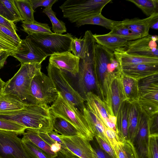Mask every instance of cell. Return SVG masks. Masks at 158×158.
<instances>
[{
	"mask_svg": "<svg viewBox=\"0 0 158 158\" xmlns=\"http://www.w3.org/2000/svg\"><path fill=\"white\" fill-rule=\"evenodd\" d=\"M10 52L0 51V69L3 66L7 57L10 56Z\"/></svg>",
	"mask_w": 158,
	"mask_h": 158,
	"instance_id": "f907efd6",
	"label": "cell"
},
{
	"mask_svg": "<svg viewBox=\"0 0 158 158\" xmlns=\"http://www.w3.org/2000/svg\"><path fill=\"white\" fill-rule=\"evenodd\" d=\"M26 128L19 124L0 118V130L11 131L19 135H23Z\"/></svg>",
	"mask_w": 158,
	"mask_h": 158,
	"instance_id": "74e56055",
	"label": "cell"
},
{
	"mask_svg": "<svg viewBox=\"0 0 158 158\" xmlns=\"http://www.w3.org/2000/svg\"><path fill=\"white\" fill-rule=\"evenodd\" d=\"M140 8L148 17L158 13V0H127Z\"/></svg>",
	"mask_w": 158,
	"mask_h": 158,
	"instance_id": "d6a6232c",
	"label": "cell"
},
{
	"mask_svg": "<svg viewBox=\"0 0 158 158\" xmlns=\"http://www.w3.org/2000/svg\"><path fill=\"white\" fill-rule=\"evenodd\" d=\"M48 56L54 54L70 52V44L73 38L71 34L35 33L26 37Z\"/></svg>",
	"mask_w": 158,
	"mask_h": 158,
	"instance_id": "52a82bcc",
	"label": "cell"
},
{
	"mask_svg": "<svg viewBox=\"0 0 158 158\" xmlns=\"http://www.w3.org/2000/svg\"><path fill=\"white\" fill-rule=\"evenodd\" d=\"M15 5L20 14L22 22H32L35 21L33 10L30 0H15Z\"/></svg>",
	"mask_w": 158,
	"mask_h": 158,
	"instance_id": "f1b7e54d",
	"label": "cell"
},
{
	"mask_svg": "<svg viewBox=\"0 0 158 158\" xmlns=\"http://www.w3.org/2000/svg\"><path fill=\"white\" fill-rule=\"evenodd\" d=\"M95 42L114 52L116 49L125 47L127 40L116 35L108 33L103 35L93 34Z\"/></svg>",
	"mask_w": 158,
	"mask_h": 158,
	"instance_id": "603a6c76",
	"label": "cell"
},
{
	"mask_svg": "<svg viewBox=\"0 0 158 158\" xmlns=\"http://www.w3.org/2000/svg\"><path fill=\"white\" fill-rule=\"evenodd\" d=\"M121 67L142 64H158V58L140 56L127 53L125 48L115 49L113 52Z\"/></svg>",
	"mask_w": 158,
	"mask_h": 158,
	"instance_id": "ffe728a7",
	"label": "cell"
},
{
	"mask_svg": "<svg viewBox=\"0 0 158 158\" xmlns=\"http://www.w3.org/2000/svg\"><path fill=\"white\" fill-rule=\"evenodd\" d=\"M85 41L84 38L82 39L73 38L70 46V51L77 57L82 58L84 55Z\"/></svg>",
	"mask_w": 158,
	"mask_h": 158,
	"instance_id": "f35d334b",
	"label": "cell"
},
{
	"mask_svg": "<svg viewBox=\"0 0 158 158\" xmlns=\"http://www.w3.org/2000/svg\"><path fill=\"white\" fill-rule=\"evenodd\" d=\"M148 158H158V135L149 136Z\"/></svg>",
	"mask_w": 158,
	"mask_h": 158,
	"instance_id": "60d3db41",
	"label": "cell"
},
{
	"mask_svg": "<svg viewBox=\"0 0 158 158\" xmlns=\"http://www.w3.org/2000/svg\"><path fill=\"white\" fill-rule=\"evenodd\" d=\"M10 55L17 59L21 64L42 62L48 56L27 38L22 40L17 49L10 52Z\"/></svg>",
	"mask_w": 158,
	"mask_h": 158,
	"instance_id": "4fadbf2b",
	"label": "cell"
},
{
	"mask_svg": "<svg viewBox=\"0 0 158 158\" xmlns=\"http://www.w3.org/2000/svg\"><path fill=\"white\" fill-rule=\"evenodd\" d=\"M113 149L116 158H135V149L128 140L118 142Z\"/></svg>",
	"mask_w": 158,
	"mask_h": 158,
	"instance_id": "f546056e",
	"label": "cell"
},
{
	"mask_svg": "<svg viewBox=\"0 0 158 158\" xmlns=\"http://www.w3.org/2000/svg\"><path fill=\"white\" fill-rule=\"evenodd\" d=\"M53 116L52 127L53 131L65 136L81 135L79 131L67 121L61 118Z\"/></svg>",
	"mask_w": 158,
	"mask_h": 158,
	"instance_id": "4316f807",
	"label": "cell"
},
{
	"mask_svg": "<svg viewBox=\"0 0 158 158\" xmlns=\"http://www.w3.org/2000/svg\"><path fill=\"white\" fill-rule=\"evenodd\" d=\"M157 21H158V13L144 19H126L120 22L131 31L142 37L149 34L150 29Z\"/></svg>",
	"mask_w": 158,
	"mask_h": 158,
	"instance_id": "e0dca14e",
	"label": "cell"
},
{
	"mask_svg": "<svg viewBox=\"0 0 158 158\" xmlns=\"http://www.w3.org/2000/svg\"><path fill=\"white\" fill-rule=\"evenodd\" d=\"M5 83V82L3 81L0 78V95L2 94Z\"/></svg>",
	"mask_w": 158,
	"mask_h": 158,
	"instance_id": "f5cc1de1",
	"label": "cell"
},
{
	"mask_svg": "<svg viewBox=\"0 0 158 158\" xmlns=\"http://www.w3.org/2000/svg\"><path fill=\"white\" fill-rule=\"evenodd\" d=\"M140 108L137 102L130 103L128 114V136L131 142L137 132Z\"/></svg>",
	"mask_w": 158,
	"mask_h": 158,
	"instance_id": "484cf974",
	"label": "cell"
},
{
	"mask_svg": "<svg viewBox=\"0 0 158 158\" xmlns=\"http://www.w3.org/2000/svg\"><path fill=\"white\" fill-rule=\"evenodd\" d=\"M23 30L28 35L35 33L52 34L51 28L47 23H42L34 21L32 22H22Z\"/></svg>",
	"mask_w": 158,
	"mask_h": 158,
	"instance_id": "4dcf8cb0",
	"label": "cell"
},
{
	"mask_svg": "<svg viewBox=\"0 0 158 158\" xmlns=\"http://www.w3.org/2000/svg\"><path fill=\"white\" fill-rule=\"evenodd\" d=\"M26 130L23 134V138L32 143L51 158H54L57 156V153L51 150L50 146L39 135L37 130L28 128Z\"/></svg>",
	"mask_w": 158,
	"mask_h": 158,
	"instance_id": "d4e9b609",
	"label": "cell"
},
{
	"mask_svg": "<svg viewBox=\"0 0 158 158\" xmlns=\"http://www.w3.org/2000/svg\"><path fill=\"white\" fill-rule=\"evenodd\" d=\"M46 132L52 139L61 145V150L60 152L57 153V157L60 158H73L75 156V155L67 149L60 138V135L53 130H50Z\"/></svg>",
	"mask_w": 158,
	"mask_h": 158,
	"instance_id": "8d00e7d4",
	"label": "cell"
},
{
	"mask_svg": "<svg viewBox=\"0 0 158 158\" xmlns=\"http://www.w3.org/2000/svg\"><path fill=\"white\" fill-rule=\"evenodd\" d=\"M90 142H91L92 143H90L95 152V158H112L100 148L94 138Z\"/></svg>",
	"mask_w": 158,
	"mask_h": 158,
	"instance_id": "bcb514c9",
	"label": "cell"
},
{
	"mask_svg": "<svg viewBox=\"0 0 158 158\" xmlns=\"http://www.w3.org/2000/svg\"><path fill=\"white\" fill-rule=\"evenodd\" d=\"M94 138L102 150L107 153L112 158H116L114 150L108 142L99 136H95Z\"/></svg>",
	"mask_w": 158,
	"mask_h": 158,
	"instance_id": "b9f144b4",
	"label": "cell"
},
{
	"mask_svg": "<svg viewBox=\"0 0 158 158\" xmlns=\"http://www.w3.org/2000/svg\"><path fill=\"white\" fill-rule=\"evenodd\" d=\"M151 28L156 30H157L158 28V21L155 23L152 26Z\"/></svg>",
	"mask_w": 158,
	"mask_h": 158,
	"instance_id": "db71d44e",
	"label": "cell"
},
{
	"mask_svg": "<svg viewBox=\"0 0 158 158\" xmlns=\"http://www.w3.org/2000/svg\"><path fill=\"white\" fill-rule=\"evenodd\" d=\"M0 15L7 20L16 22L14 16L0 0Z\"/></svg>",
	"mask_w": 158,
	"mask_h": 158,
	"instance_id": "c3c4849f",
	"label": "cell"
},
{
	"mask_svg": "<svg viewBox=\"0 0 158 158\" xmlns=\"http://www.w3.org/2000/svg\"><path fill=\"white\" fill-rule=\"evenodd\" d=\"M118 22L106 18L101 13L81 19L76 22L75 24L78 27L86 24L96 25L111 30Z\"/></svg>",
	"mask_w": 158,
	"mask_h": 158,
	"instance_id": "83f0119b",
	"label": "cell"
},
{
	"mask_svg": "<svg viewBox=\"0 0 158 158\" xmlns=\"http://www.w3.org/2000/svg\"><path fill=\"white\" fill-rule=\"evenodd\" d=\"M42 63L22 64L16 73L5 82L2 94L24 105L33 104L30 94V86L33 77L41 71Z\"/></svg>",
	"mask_w": 158,
	"mask_h": 158,
	"instance_id": "3957f363",
	"label": "cell"
},
{
	"mask_svg": "<svg viewBox=\"0 0 158 158\" xmlns=\"http://www.w3.org/2000/svg\"><path fill=\"white\" fill-rule=\"evenodd\" d=\"M80 59L70 52H66L50 56L49 63L66 74L76 77L78 73Z\"/></svg>",
	"mask_w": 158,
	"mask_h": 158,
	"instance_id": "2e32d148",
	"label": "cell"
},
{
	"mask_svg": "<svg viewBox=\"0 0 158 158\" xmlns=\"http://www.w3.org/2000/svg\"><path fill=\"white\" fill-rule=\"evenodd\" d=\"M14 132L0 130V158H32Z\"/></svg>",
	"mask_w": 158,
	"mask_h": 158,
	"instance_id": "8fae6325",
	"label": "cell"
},
{
	"mask_svg": "<svg viewBox=\"0 0 158 158\" xmlns=\"http://www.w3.org/2000/svg\"><path fill=\"white\" fill-rule=\"evenodd\" d=\"M118 74L112 80L110 85V100L111 110L116 117L120 107L123 101L126 100L123 89L120 75Z\"/></svg>",
	"mask_w": 158,
	"mask_h": 158,
	"instance_id": "44dd1931",
	"label": "cell"
},
{
	"mask_svg": "<svg viewBox=\"0 0 158 158\" xmlns=\"http://www.w3.org/2000/svg\"><path fill=\"white\" fill-rule=\"evenodd\" d=\"M24 104L7 96L0 95V112H6L20 110Z\"/></svg>",
	"mask_w": 158,
	"mask_h": 158,
	"instance_id": "836d02e7",
	"label": "cell"
},
{
	"mask_svg": "<svg viewBox=\"0 0 158 158\" xmlns=\"http://www.w3.org/2000/svg\"><path fill=\"white\" fill-rule=\"evenodd\" d=\"M67 149L80 158H95V153L90 142L81 135L65 136L60 135Z\"/></svg>",
	"mask_w": 158,
	"mask_h": 158,
	"instance_id": "9a60e30c",
	"label": "cell"
},
{
	"mask_svg": "<svg viewBox=\"0 0 158 158\" xmlns=\"http://www.w3.org/2000/svg\"><path fill=\"white\" fill-rule=\"evenodd\" d=\"M21 139L25 149L32 158H51L29 140L23 137Z\"/></svg>",
	"mask_w": 158,
	"mask_h": 158,
	"instance_id": "d590c367",
	"label": "cell"
},
{
	"mask_svg": "<svg viewBox=\"0 0 158 158\" xmlns=\"http://www.w3.org/2000/svg\"><path fill=\"white\" fill-rule=\"evenodd\" d=\"M121 67L123 74L137 80L158 73V64H142Z\"/></svg>",
	"mask_w": 158,
	"mask_h": 158,
	"instance_id": "ac0fdd59",
	"label": "cell"
},
{
	"mask_svg": "<svg viewBox=\"0 0 158 158\" xmlns=\"http://www.w3.org/2000/svg\"><path fill=\"white\" fill-rule=\"evenodd\" d=\"M139 97L137 103L149 116L158 113V73L137 80Z\"/></svg>",
	"mask_w": 158,
	"mask_h": 158,
	"instance_id": "ba28073f",
	"label": "cell"
},
{
	"mask_svg": "<svg viewBox=\"0 0 158 158\" xmlns=\"http://www.w3.org/2000/svg\"><path fill=\"white\" fill-rule=\"evenodd\" d=\"M29 92L33 104L48 105L53 103L58 95V92L50 78L41 71L33 77Z\"/></svg>",
	"mask_w": 158,
	"mask_h": 158,
	"instance_id": "9c48e42d",
	"label": "cell"
},
{
	"mask_svg": "<svg viewBox=\"0 0 158 158\" xmlns=\"http://www.w3.org/2000/svg\"><path fill=\"white\" fill-rule=\"evenodd\" d=\"M112 0H67L59 6L63 17L72 23L101 14L104 7Z\"/></svg>",
	"mask_w": 158,
	"mask_h": 158,
	"instance_id": "8992f818",
	"label": "cell"
},
{
	"mask_svg": "<svg viewBox=\"0 0 158 158\" xmlns=\"http://www.w3.org/2000/svg\"><path fill=\"white\" fill-rule=\"evenodd\" d=\"M0 118L13 122L25 127L47 131L53 130V116L47 105H25L23 108L0 112Z\"/></svg>",
	"mask_w": 158,
	"mask_h": 158,
	"instance_id": "6da1fadb",
	"label": "cell"
},
{
	"mask_svg": "<svg viewBox=\"0 0 158 158\" xmlns=\"http://www.w3.org/2000/svg\"><path fill=\"white\" fill-rule=\"evenodd\" d=\"M105 133L108 141L113 149L119 141L117 134L114 130L107 126L105 127Z\"/></svg>",
	"mask_w": 158,
	"mask_h": 158,
	"instance_id": "f6af8a7d",
	"label": "cell"
},
{
	"mask_svg": "<svg viewBox=\"0 0 158 158\" xmlns=\"http://www.w3.org/2000/svg\"><path fill=\"white\" fill-rule=\"evenodd\" d=\"M158 37L149 34L135 40L128 41L124 47L130 54L140 56L158 58Z\"/></svg>",
	"mask_w": 158,
	"mask_h": 158,
	"instance_id": "7c38bea8",
	"label": "cell"
},
{
	"mask_svg": "<svg viewBox=\"0 0 158 158\" xmlns=\"http://www.w3.org/2000/svg\"><path fill=\"white\" fill-rule=\"evenodd\" d=\"M32 5L33 10H35L40 6L45 8H51L54 4L57 2V0H30Z\"/></svg>",
	"mask_w": 158,
	"mask_h": 158,
	"instance_id": "7dc6e473",
	"label": "cell"
},
{
	"mask_svg": "<svg viewBox=\"0 0 158 158\" xmlns=\"http://www.w3.org/2000/svg\"><path fill=\"white\" fill-rule=\"evenodd\" d=\"M18 45L0 30V51L11 52L16 50Z\"/></svg>",
	"mask_w": 158,
	"mask_h": 158,
	"instance_id": "ab89813d",
	"label": "cell"
},
{
	"mask_svg": "<svg viewBox=\"0 0 158 158\" xmlns=\"http://www.w3.org/2000/svg\"><path fill=\"white\" fill-rule=\"evenodd\" d=\"M83 38L85 41L84 55L80 59L77 76L78 93L85 101L89 93L98 95L94 73V48L96 43L90 30L85 31Z\"/></svg>",
	"mask_w": 158,
	"mask_h": 158,
	"instance_id": "277c9868",
	"label": "cell"
},
{
	"mask_svg": "<svg viewBox=\"0 0 158 158\" xmlns=\"http://www.w3.org/2000/svg\"><path fill=\"white\" fill-rule=\"evenodd\" d=\"M46 68L48 76L57 92L82 113L85 106V101L70 84L66 74L49 63Z\"/></svg>",
	"mask_w": 158,
	"mask_h": 158,
	"instance_id": "30bf717a",
	"label": "cell"
},
{
	"mask_svg": "<svg viewBox=\"0 0 158 158\" xmlns=\"http://www.w3.org/2000/svg\"><path fill=\"white\" fill-rule=\"evenodd\" d=\"M135 158H139L135 150Z\"/></svg>",
	"mask_w": 158,
	"mask_h": 158,
	"instance_id": "11a10c76",
	"label": "cell"
},
{
	"mask_svg": "<svg viewBox=\"0 0 158 158\" xmlns=\"http://www.w3.org/2000/svg\"><path fill=\"white\" fill-rule=\"evenodd\" d=\"M49 110L53 116L62 118L72 124L90 142L93 139L94 136L83 113L60 93L56 100L49 106Z\"/></svg>",
	"mask_w": 158,
	"mask_h": 158,
	"instance_id": "5b68a950",
	"label": "cell"
},
{
	"mask_svg": "<svg viewBox=\"0 0 158 158\" xmlns=\"http://www.w3.org/2000/svg\"><path fill=\"white\" fill-rule=\"evenodd\" d=\"M61 148V145L56 141L50 146L51 150L55 153H57L60 152Z\"/></svg>",
	"mask_w": 158,
	"mask_h": 158,
	"instance_id": "816d5d0a",
	"label": "cell"
},
{
	"mask_svg": "<svg viewBox=\"0 0 158 158\" xmlns=\"http://www.w3.org/2000/svg\"><path fill=\"white\" fill-rule=\"evenodd\" d=\"M14 16L16 22L22 21L20 14L15 5L14 0H0Z\"/></svg>",
	"mask_w": 158,
	"mask_h": 158,
	"instance_id": "ee69618b",
	"label": "cell"
},
{
	"mask_svg": "<svg viewBox=\"0 0 158 158\" xmlns=\"http://www.w3.org/2000/svg\"><path fill=\"white\" fill-rule=\"evenodd\" d=\"M149 116L141 109L136 134L131 142L139 158H148Z\"/></svg>",
	"mask_w": 158,
	"mask_h": 158,
	"instance_id": "5bb4252c",
	"label": "cell"
},
{
	"mask_svg": "<svg viewBox=\"0 0 158 158\" xmlns=\"http://www.w3.org/2000/svg\"><path fill=\"white\" fill-rule=\"evenodd\" d=\"M148 127L149 135H158V113L149 116Z\"/></svg>",
	"mask_w": 158,
	"mask_h": 158,
	"instance_id": "7bdbcfd3",
	"label": "cell"
},
{
	"mask_svg": "<svg viewBox=\"0 0 158 158\" xmlns=\"http://www.w3.org/2000/svg\"><path fill=\"white\" fill-rule=\"evenodd\" d=\"M130 102L126 100L122 104L116 116V129L119 141L128 140V119Z\"/></svg>",
	"mask_w": 158,
	"mask_h": 158,
	"instance_id": "7402d4cb",
	"label": "cell"
},
{
	"mask_svg": "<svg viewBox=\"0 0 158 158\" xmlns=\"http://www.w3.org/2000/svg\"><path fill=\"white\" fill-rule=\"evenodd\" d=\"M120 77L123 89L126 100L130 103L137 102L139 97L137 80L125 76L122 73Z\"/></svg>",
	"mask_w": 158,
	"mask_h": 158,
	"instance_id": "cb8c5ba5",
	"label": "cell"
},
{
	"mask_svg": "<svg viewBox=\"0 0 158 158\" xmlns=\"http://www.w3.org/2000/svg\"><path fill=\"white\" fill-rule=\"evenodd\" d=\"M94 73L98 95L110 107V87L114 78L121 72L112 73L113 52L96 44L94 48Z\"/></svg>",
	"mask_w": 158,
	"mask_h": 158,
	"instance_id": "7a4b0ae2",
	"label": "cell"
},
{
	"mask_svg": "<svg viewBox=\"0 0 158 158\" xmlns=\"http://www.w3.org/2000/svg\"><path fill=\"white\" fill-rule=\"evenodd\" d=\"M86 97L89 98L93 103L106 125L116 132V117L108 106L98 96L94 93H89Z\"/></svg>",
	"mask_w": 158,
	"mask_h": 158,
	"instance_id": "d6986e66",
	"label": "cell"
},
{
	"mask_svg": "<svg viewBox=\"0 0 158 158\" xmlns=\"http://www.w3.org/2000/svg\"><path fill=\"white\" fill-rule=\"evenodd\" d=\"M0 24L14 32L16 33L17 28L14 23L7 20L1 15H0Z\"/></svg>",
	"mask_w": 158,
	"mask_h": 158,
	"instance_id": "681fc988",
	"label": "cell"
},
{
	"mask_svg": "<svg viewBox=\"0 0 158 158\" xmlns=\"http://www.w3.org/2000/svg\"><path fill=\"white\" fill-rule=\"evenodd\" d=\"M43 12L49 18L52 23V30L54 33L62 34L67 31L65 23L58 19L56 16V14L51 8H45Z\"/></svg>",
	"mask_w": 158,
	"mask_h": 158,
	"instance_id": "e575fe53",
	"label": "cell"
},
{
	"mask_svg": "<svg viewBox=\"0 0 158 158\" xmlns=\"http://www.w3.org/2000/svg\"><path fill=\"white\" fill-rule=\"evenodd\" d=\"M108 33L119 37L127 41L135 40L141 38L122 24L120 21H118Z\"/></svg>",
	"mask_w": 158,
	"mask_h": 158,
	"instance_id": "1f68e13d",
	"label": "cell"
},
{
	"mask_svg": "<svg viewBox=\"0 0 158 158\" xmlns=\"http://www.w3.org/2000/svg\"><path fill=\"white\" fill-rule=\"evenodd\" d=\"M54 158H59V157H55ZM73 158H80L78 157V156H75Z\"/></svg>",
	"mask_w": 158,
	"mask_h": 158,
	"instance_id": "9f6ffc18",
	"label": "cell"
}]
</instances>
